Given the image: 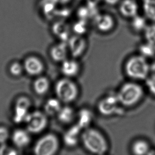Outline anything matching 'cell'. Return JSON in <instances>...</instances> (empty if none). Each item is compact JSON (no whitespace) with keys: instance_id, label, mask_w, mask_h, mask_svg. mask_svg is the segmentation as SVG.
<instances>
[{"instance_id":"obj_1","label":"cell","mask_w":155,"mask_h":155,"mask_svg":"<svg viewBox=\"0 0 155 155\" xmlns=\"http://www.w3.org/2000/svg\"><path fill=\"white\" fill-rule=\"evenodd\" d=\"M81 141L85 149L93 154L104 155L109 149L108 143L104 135L94 128L89 127L83 130Z\"/></svg>"},{"instance_id":"obj_2","label":"cell","mask_w":155,"mask_h":155,"mask_svg":"<svg viewBox=\"0 0 155 155\" xmlns=\"http://www.w3.org/2000/svg\"><path fill=\"white\" fill-rule=\"evenodd\" d=\"M124 69L128 77L134 80H143L149 76L150 66L146 58L138 55L128 59Z\"/></svg>"},{"instance_id":"obj_3","label":"cell","mask_w":155,"mask_h":155,"mask_svg":"<svg viewBox=\"0 0 155 155\" xmlns=\"http://www.w3.org/2000/svg\"><path fill=\"white\" fill-rule=\"evenodd\" d=\"M117 96L120 104L125 107H132L142 99L143 90L139 84L127 82L120 87Z\"/></svg>"},{"instance_id":"obj_4","label":"cell","mask_w":155,"mask_h":155,"mask_svg":"<svg viewBox=\"0 0 155 155\" xmlns=\"http://www.w3.org/2000/svg\"><path fill=\"white\" fill-rule=\"evenodd\" d=\"M56 97L62 103L69 104L75 101L79 94V90L75 82L69 78H61L54 86Z\"/></svg>"},{"instance_id":"obj_5","label":"cell","mask_w":155,"mask_h":155,"mask_svg":"<svg viewBox=\"0 0 155 155\" xmlns=\"http://www.w3.org/2000/svg\"><path fill=\"white\" fill-rule=\"evenodd\" d=\"M59 148L58 137L51 133L45 134L36 141L33 151L37 155H53Z\"/></svg>"},{"instance_id":"obj_6","label":"cell","mask_w":155,"mask_h":155,"mask_svg":"<svg viewBox=\"0 0 155 155\" xmlns=\"http://www.w3.org/2000/svg\"><path fill=\"white\" fill-rule=\"evenodd\" d=\"M27 130L33 134L42 132L48 124V118L46 113L40 111L30 112L25 118Z\"/></svg>"},{"instance_id":"obj_7","label":"cell","mask_w":155,"mask_h":155,"mask_svg":"<svg viewBox=\"0 0 155 155\" xmlns=\"http://www.w3.org/2000/svg\"><path fill=\"white\" fill-rule=\"evenodd\" d=\"M120 104L116 95H109L99 101L97 108L99 112L104 116L112 115Z\"/></svg>"},{"instance_id":"obj_8","label":"cell","mask_w":155,"mask_h":155,"mask_svg":"<svg viewBox=\"0 0 155 155\" xmlns=\"http://www.w3.org/2000/svg\"><path fill=\"white\" fill-rule=\"evenodd\" d=\"M69 52L74 58L81 56L86 50V41L83 36L74 35L71 36L67 41Z\"/></svg>"},{"instance_id":"obj_9","label":"cell","mask_w":155,"mask_h":155,"mask_svg":"<svg viewBox=\"0 0 155 155\" xmlns=\"http://www.w3.org/2000/svg\"><path fill=\"white\" fill-rule=\"evenodd\" d=\"M23 65L24 71L29 75H40L44 70V63L40 58L36 56H30L27 58Z\"/></svg>"},{"instance_id":"obj_10","label":"cell","mask_w":155,"mask_h":155,"mask_svg":"<svg viewBox=\"0 0 155 155\" xmlns=\"http://www.w3.org/2000/svg\"><path fill=\"white\" fill-rule=\"evenodd\" d=\"M31 106V101L26 97H20L15 104V119L18 122H25V118L30 113L29 110Z\"/></svg>"},{"instance_id":"obj_11","label":"cell","mask_w":155,"mask_h":155,"mask_svg":"<svg viewBox=\"0 0 155 155\" xmlns=\"http://www.w3.org/2000/svg\"><path fill=\"white\" fill-rule=\"evenodd\" d=\"M95 25L100 31L109 32L114 28L115 21L113 17L109 14H97L94 17Z\"/></svg>"},{"instance_id":"obj_12","label":"cell","mask_w":155,"mask_h":155,"mask_svg":"<svg viewBox=\"0 0 155 155\" xmlns=\"http://www.w3.org/2000/svg\"><path fill=\"white\" fill-rule=\"evenodd\" d=\"M83 131L77 124L71 126L64 134L63 140L65 145L69 147L75 146L79 141L81 140Z\"/></svg>"},{"instance_id":"obj_13","label":"cell","mask_w":155,"mask_h":155,"mask_svg":"<svg viewBox=\"0 0 155 155\" xmlns=\"http://www.w3.org/2000/svg\"><path fill=\"white\" fill-rule=\"evenodd\" d=\"M51 57L56 62L62 63L67 58L69 54L67 42H61L52 47L51 49Z\"/></svg>"},{"instance_id":"obj_14","label":"cell","mask_w":155,"mask_h":155,"mask_svg":"<svg viewBox=\"0 0 155 155\" xmlns=\"http://www.w3.org/2000/svg\"><path fill=\"white\" fill-rule=\"evenodd\" d=\"M52 33L61 41L67 42L71 36V28L68 24L62 21H57L52 26Z\"/></svg>"},{"instance_id":"obj_15","label":"cell","mask_w":155,"mask_h":155,"mask_svg":"<svg viewBox=\"0 0 155 155\" xmlns=\"http://www.w3.org/2000/svg\"><path fill=\"white\" fill-rule=\"evenodd\" d=\"M61 63V71L65 78H71L79 73L80 64L75 59L67 58Z\"/></svg>"},{"instance_id":"obj_16","label":"cell","mask_w":155,"mask_h":155,"mask_svg":"<svg viewBox=\"0 0 155 155\" xmlns=\"http://www.w3.org/2000/svg\"><path fill=\"white\" fill-rule=\"evenodd\" d=\"M119 10L124 17L132 18L137 15L138 6L134 0H122L120 3Z\"/></svg>"},{"instance_id":"obj_17","label":"cell","mask_w":155,"mask_h":155,"mask_svg":"<svg viewBox=\"0 0 155 155\" xmlns=\"http://www.w3.org/2000/svg\"><path fill=\"white\" fill-rule=\"evenodd\" d=\"M30 133L27 130L17 129L12 134V140L15 145L19 148H25L29 145L31 141Z\"/></svg>"},{"instance_id":"obj_18","label":"cell","mask_w":155,"mask_h":155,"mask_svg":"<svg viewBox=\"0 0 155 155\" xmlns=\"http://www.w3.org/2000/svg\"><path fill=\"white\" fill-rule=\"evenodd\" d=\"M76 114L75 110L72 107L66 105L62 106L56 116L59 121L61 123L69 124L75 119Z\"/></svg>"},{"instance_id":"obj_19","label":"cell","mask_w":155,"mask_h":155,"mask_svg":"<svg viewBox=\"0 0 155 155\" xmlns=\"http://www.w3.org/2000/svg\"><path fill=\"white\" fill-rule=\"evenodd\" d=\"M76 124L83 130L89 128L93 120L92 112L87 109H82L76 114Z\"/></svg>"},{"instance_id":"obj_20","label":"cell","mask_w":155,"mask_h":155,"mask_svg":"<svg viewBox=\"0 0 155 155\" xmlns=\"http://www.w3.org/2000/svg\"><path fill=\"white\" fill-rule=\"evenodd\" d=\"M59 4L57 0H41L40 8L42 13L47 18H52L57 11V6Z\"/></svg>"},{"instance_id":"obj_21","label":"cell","mask_w":155,"mask_h":155,"mask_svg":"<svg viewBox=\"0 0 155 155\" xmlns=\"http://www.w3.org/2000/svg\"><path fill=\"white\" fill-rule=\"evenodd\" d=\"M33 88L36 94L42 95L46 94L50 88V82L45 76H39L35 80Z\"/></svg>"},{"instance_id":"obj_22","label":"cell","mask_w":155,"mask_h":155,"mask_svg":"<svg viewBox=\"0 0 155 155\" xmlns=\"http://www.w3.org/2000/svg\"><path fill=\"white\" fill-rule=\"evenodd\" d=\"M61 103L57 97L48 99L45 104V113L48 116L57 115L62 107Z\"/></svg>"},{"instance_id":"obj_23","label":"cell","mask_w":155,"mask_h":155,"mask_svg":"<svg viewBox=\"0 0 155 155\" xmlns=\"http://www.w3.org/2000/svg\"><path fill=\"white\" fill-rule=\"evenodd\" d=\"M132 151L135 155H146L150 151V146L147 141L143 140H138L133 143Z\"/></svg>"},{"instance_id":"obj_24","label":"cell","mask_w":155,"mask_h":155,"mask_svg":"<svg viewBox=\"0 0 155 155\" xmlns=\"http://www.w3.org/2000/svg\"><path fill=\"white\" fill-rule=\"evenodd\" d=\"M143 9L147 18L155 21V0H143Z\"/></svg>"},{"instance_id":"obj_25","label":"cell","mask_w":155,"mask_h":155,"mask_svg":"<svg viewBox=\"0 0 155 155\" xmlns=\"http://www.w3.org/2000/svg\"><path fill=\"white\" fill-rule=\"evenodd\" d=\"M131 25L132 28L137 31H143L148 25L145 18L138 15L132 18Z\"/></svg>"},{"instance_id":"obj_26","label":"cell","mask_w":155,"mask_h":155,"mask_svg":"<svg viewBox=\"0 0 155 155\" xmlns=\"http://www.w3.org/2000/svg\"><path fill=\"white\" fill-rule=\"evenodd\" d=\"M88 30L87 21L80 19L74 24L72 30L76 35L83 36L86 34Z\"/></svg>"},{"instance_id":"obj_27","label":"cell","mask_w":155,"mask_h":155,"mask_svg":"<svg viewBox=\"0 0 155 155\" xmlns=\"http://www.w3.org/2000/svg\"><path fill=\"white\" fill-rule=\"evenodd\" d=\"M140 51L141 55L145 58L153 56L155 54V44L147 42L140 47Z\"/></svg>"},{"instance_id":"obj_28","label":"cell","mask_w":155,"mask_h":155,"mask_svg":"<svg viewBox=\"0 0 155 155\" xmlns=\"http://www.w3.org/2000/svg\"><path fill=\"white\" fill-rule=\"evenodd\" d=\"M143 32L146 41L155 44V24L147 25Z\"/></svg>"},{"instance_id":"obj_29","label":"cell","mask_w":155,"mask_h":155,"mask_svg":"<svg viewBox=\"0 0 155 155\" xmlns=\"http://www.w3.org/2000/svg\"><path fill=\"white\" fill-rule=\"evenodd\" d=\"M24 71L23 65H21L20 63L15 62L11 65L10 67V71L12 75L18 76L22 73Z\"/></svg>"},{"instance_id":"obj_30","label":"cell","mask_w":155,"mask_h":155,"mask_svg":"<svg viewBox=\"0 0 155 155\" xmlns=\"http://www.w3.org/2000/svg\"><path fill=\"white\" fill-rule=\"evenodd\" d=\"M146 85L149 92L155 97V74L147 78Z\"/></svg>"},{"instance_id":"obj_31","label":"cell","mask_w":155,"mask_h":155,"mask_svg":"<svg viewBox=\"0 0 155 155\" xmlns=\"http://www.w3.org/2000/svg\"><path fill=\"white\" fill-rule=\"evenodd\" d=\"M8 131L6 128L0 127V143L5 142L8 138Z\"/></svg>"},{"instance_id":"obj_32","label":"cell","mask_w":155,"mask_h":155,"mask_svg":"<svg viewBox=\"0 0 155 155\" xmlns=\"http://www.w3.org/2000/svg\"><path fill=\"white\" fill-rule=\"evenodd\" d=\"M102 0H86L87 5L92 8H97Z\"/></svg>"},{"instance_id":"obj_33","label":"cell","mask_w":155,"mask_h":155,"mask_svg":"<svg viewBox=\"0 0 155 155\" xmlns=\"http://www.w3.org/2000/svg\"><path fill=\"white\" fill-rule=\"evenodd\" d=\"M104 2L110 5H114L117 4L120 1V0H102Z\"/></svg>"},{"instance_id":"obj_34","label":"cell","mask_w":155,"mask_h":155,"mask_svg":"<svg viewBox=\"0 0 155 155\" xmlns=\"http://www.w3.org/2000/svg\"><path fill=\"white\" fill-rule=\"evenodd\" d=\"M59 4H65L69 3L71 0H57Z\"/></svg>"}]
</instances>
